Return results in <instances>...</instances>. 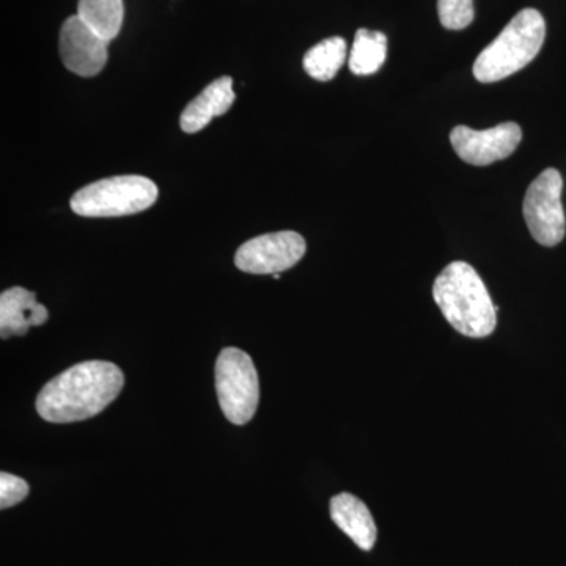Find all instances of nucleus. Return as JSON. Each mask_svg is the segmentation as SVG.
<instances>
[{
	"mask_svg": "<svg viewBox=\"0 0 566 566\" xmlns=\"http://www.w3.org/2000/svg\"><path fill=\"white\" fill-rule=\"evenodd\" d=\"M125 376L117 365L91 360L52 378L36 397L41 419L71 423L99 415L120 395Z\"/></svg>",
	"mask_w": 566,
	"mask_h": 566,
	"instance_id": "nucleus-1",
	"label": "nucleus"
},
{
	"mask_svg": "<svg viewBox=\"0 0 566 566\" xmlns=\"http://www.w3.org/2000/svg\"><path fill=\"white\" fill-rule=\"evenodd\" d=\"M433 297L458 333L471 338H485L494 333L499 307L471 264L450 263L436 277Z\"/></svg>",
	"mask_w": 566,
	"mask_h": 566,
	"instance_id": "nucleus-2",
	"label": "nucleus"
},
{
	"mask_svg": "<svg viewBox=\"0 0 566 566\" xmlns=\"http://www.w3.org/2000/svg\"><path fill=\"white\" fill-rule=\"evenodd\" d=\"M545 36L546 22L542 13L534 9L521 10L476 57L475 80L493 84L523 70L542 51Z\"/></svg>",
	"mask_w": 566,
	"mask_h": 566,
	"instance_id": "nucleus-3",
	"label": "nucleus"
},
{
	"mask_svg": "<svg viewBox=\"0 0 566 566\" xmlns=\"http://www.w3.org/2000/svg\"><path fill=\"white\" fill-rule=\"evenodd\" d=\"M158 186L140 175H118L84 186L71 197V210L82 218H120L148 210Z\"/></svg>",
	"mask_w": 566,
	"mask_h": 566,
	"instance_id": "nucleus-4",
	"label": "nucleus"
},
{
	"mask_svg": "<svg viewBox=\"0 0 566 566\" xmlns=\"http://www.w3.org/2000/svg\"><path fill=\"white\" fill-rule=\"evenodd\" d=\"M216 390L223 416L233 424H245L255 416L260 382L251 356L238 348H226L216 363Z\"/></svg>",
	"mask_w": 566,
	"mask_h": 566,
	"instance_id": "nucleus-5",
	"label": "nucleus"
},
{
	"mask_svg": "<svg viewBox=\"0 0 566 566\" xmlns=\"http://www.w3.org/2000/svg\"><path fill=\"white\" fill-rule=\"evenodd\" d=\"M564 180L556 169H546L528 186L524 197L523 212L528 230L536 243L554 248L562 243L566 233L564 205H562Z\"/></svg>",
	"mask_w": 566,
	"mask_h": 566,
	"instance_id": "nucleus-6",
	"label": "nucleus"
},
{
	"mask_svg": "<svg viewBox=\"0 0 566 566\" xmlns=\"http://www.w3.org/2000/svg\"><path fill=\"white\" fill-rule=\"evenodd\" d=\"M305 241L296 232H277L252 238L238 249L234 264L249 274H281L301 262Z\"/></svg>",
	"mask_w": 566,
	"mask_h": 566,
	"instance_id": "nucleus-7",
	"label": "nucleus"
},
{
	"mask_svg": "<svg viewBox=\"0 0 566 566\" xmlns=\"http://www.w3.org/2000/svg\"><path fill=\"white\" fill-rule=\"evenodd\" d=\"M523 140V129L513 122L501 123L485 132L457 126L450 134L453 150L472 166H490L515 153Z\"/></svg>",
	"mask_w": 566,
	"mask_h": 566,
	"instance_id": "nucleus-8",
	"label": "nucleus"
},
{
	"mask_svg": "<svg viewBox=\"0 0 566 566\" xmlns=\"http://www.w3.org/2000/svg\"><path fill=\"white\" fill-rule=\"evenodd\" d=\"M109 41L93 32L77 14L63 22L59 51L63 65L71 73L93 77L102 73L107 63Z\"/></svg>",
	"mask_w": 566,
	"mask_h": 566,
	"instance_id": "nucleus-9",
	"label": "nucleus"
},
{
	"mask_svg": "<svg viewBox=\"0 0 566 566\" xmlns=\"http://www.w3.org/2000/svg\"><path fill=\"white\" fill-rule=\"evenodd\" d=\"M48 308L36 303L35 293L13 286L0 294V335L3 340L11 335H25L33 326L48 322Z\"/></svg>",
	"mask_w": 566,
	"mask_h": 566,
	"instance_id": "nucleus-10",
	"label": "nucleus"
},
{
	"mask_svg": "<svg viewBox=\"0 0 566 566\" xmlns=\"http://www.w3.org/2000/svg\"><path fill=\"white\" fill-rule=\"evenodd\" d=\"M234 103L233 80L230 76L219 77L199 96L192 99L182 111L180 126L188 134L202 132L212 118L221 117Z\"/></svg>",
	"mask_w": 566,
	"mask_h": 566,
	"instance_id": "nucleus-11",
	"label": "nucleus"
},
{
	"mask_svg": "<svg viewBox=\"0 0 566 566\" xmlns=\"http://www.w3.org/2000/svg\"><path fill=\"white\" fill-rule=\"evenodd\" d=\"M331 517L360 549H374L376 536H378L375 520L367 505L356 495L349 493L335 495L331 501Z\"/></svg>",
	"mask_w": 566,
	"mask_h": 566,
	"instance_id": "nucleus-12",
	"label": "nucleus"
},
{
	"mask_svg": "<svg viewBox=\"0 0 566 566\" xmlns=\"http://www.w3.org/2000/svg\"><path fill=\"white\" fill-rule=\"evenodd\" d=\"M387 57V36L382 32L359 29L349 52V70L357 76H368L381 70Z\"/></svg>",
	"mask_w": 566,
	"mask_h": 566,
	"instance_id": "nucleus-13",
	"label": "nucleus"
},
{
	"mask_svg": "<svg viewBox=\"0 0 566 566\" xmlns=\"http://www.w3.org/2000/svg\"><path fill=\"white\" fill-rule=\"evenodd\" d=\"M77 17L93 32L111 41L122 31L125 7L123 0H80Z\"/></svg>",
	"mask_w": 566,
	"mask_h": 566,
	"instance_id": "nucleus-14",
	"label": "nucleus"
},
{
	"mask_svg": "<svg viewBox=\"0 0 566 566\" xmlns=\"http://www.w3.org/2000/svg\"><path fill=\"white\" fill-rule=\"evenodd\" d=\"M345 61L346 41L342 36H331L307 51L304 70L314 80L327 82L337 76Z\"/></svg>",
	"mask_w": 566,
	"mask_h": 566,
	"instance_id": "nucleus-15",
	"label": "nucleus"
},
{
	"mask_svg": "<svg viewBox=\"0 0 566 566\" xmlns=\"http://www.w3.org/2000/svg\"><path fill=\"white\" fill-rule=\"evenodd\" d=\"M438 11L449 31H463L475 18L474 0H438Z\"/></svg>",
	"mask_w": 566,
	"mask_h": 566,
	"instance_id": "nucleus-16",
	"label": "nucleus"
},
{
	"mask_svg": "<svg viewBox=\"0 0 566 566\" xmlns=\"http://www.w3.org/2000/svg\"><path fill=\"white\" fill-rule=\"evenodd\" d=\"M28 495V482L20 476L7 474V472L0 474V509L6 510L20 504Z\"/></svg>",
	"mask_w": 566,
	"mask_h": 566,
	"instance_id": "nucleus-17",
	"label": "nucleus"
},
{
	"mask_svg": "<svg viewBox=\"0 0 566 566\" xmlns=\"http://www.w3.org/2000/svg\"><path fill=\"white\" fill-rule=\"evenodd\" d=\"M273 277L275 279V281H279V279H281V274H274Z\"/></svg>",
	"mask_w": 566,
	"mask_h": 566,
	"instance_id": "nucleus-18",
	"label": "nucleus"
}]
</instances>
